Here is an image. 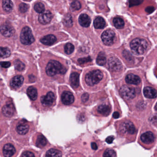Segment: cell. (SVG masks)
Wrapping results in <instances>:
<instances>
[{
    "instance_id": "2e32d148",
    "label": "cell",
    "mask_w": 157,
    "mask_h": 157,
    "mask_svg": "<svg viewBox=\"0 0 157 157\" xmlns=\"http://www.w3.org/2000/svg\"><path fill=\"white\" fill-rule=\"evenodd\" d=\"M1 34L5 37H10L14 33V28L11 26L3 25L1 27Z\"/></svg>"
},
{
    "instance_id": "5b68a950",
    "label": "cell",
    "mask_w": 157,
    "mask_h": 157,
    "mask_svg": "<svg viewBox=\"0 0 157 157\" xmlns=\"http://www.w3.org/2000/svg\"><path fill=\"white\" fill-rule=\"evenodd\" d=\"M120 92L121 96L126 100L132 99L135 96V90L130 86H123L120 89Z\"/></svg>"
},
{
    "instance_id": "7402d4cb",
    "label": "cell",
    "mask_w": 157,
    "mask_h": 157,
    "mask_svg": "<svg viewBox=\"0 0 157 157\" xmlns=\"http://www.w3.org/2000/svg\"><path fill=\"white\" fill-rule=\"evenodd\" d=\"M71 86L74 88H77L79 85V74L77 72L73 73L70 78Z\"/></svg>"
},
{
    "instance_id": "60d3db41",
    "label": "cell",
    "mask_w": 157,
    "mask_h": 157,
    "mask_svg": "<svg viewBox=\"0 0 157 157\" xmlns=\"http://www.w3.org/2000/svg\"><path fill=\"white\" fill-rule=\"evenodd\" d=\"M88 98H89V95L88 93H84L81 97V99L83 102H85L88 100Z\"/></svg>"
},
{
    "instance_id": "5bb4252c",
    "label": "cell",
    "mask_w": 157,
    "mask_h": 157,
    "mask_svg": "<svg viewBox=\"0 0 157 157\" xmlns=\"http://www.w3.org/2000/svg\"><path fill=\"white\" fill-rule=\"evenodd\" d=\"M14 107L12 103L6 104L2 109L3 114L6 117H11L14 113Z\"/></svg>"
},
{
    "instance_id": "277c9868",
    "label": "cell",
    "mask_w": 157,
    "mask_h": 157,
    "mask_svg": "<svg viewBox=\"0 0 157 157\" xmlns=\"http://www.w3.org/2000/svg\"><path fill=\"white\" fill-rule=\"evenodd\" d=\"M20 41L25 45H31L35 41L31 29L28 27H25L21 30L20 36Z\"/></svg>"
},
{
    "instance_id": "f907efd6",
    "label": "cell",
    "mask_w": 157,
    "mask_h": 157,
    "mask_svg": "<svg viewBox=\"0 0 157 157\" xmlns=\"http://www.w3.org/2000/svg\"><path fill=\"white\" fill-rule=\"evenodd\" d=\"M24 1H27V2H29V1H32V0H24Z\"/></svg>"
},
{
    "instance_id": "8d00e7d4",
    "label": "cell",
    "mask_w": 157,
    "mask_h": 157,
    "mask_svg": "<svg viewBox=\"0 0 157 157\" xmlns=\"http://www.w3.org/2000/svg\"><path fill=\"white\" fill-rule=\"evenodd\" d=\"M71 7L73 10H78L81 8V4L78 1H74L71 3Z\"/></svg>"
},
{
    "instance_id": "f6af8a7d",
    "label": "cell",
    "mask_w": 157,
    "mask_h": 157,
    "mask_svg": "<svg viewBox=\"0 0 157 157\" xmlns=\"http://www.w3.org/2000/svg\"><path fill=\"white\" fill-rule=\"evenodd\" d=\"M114 139V136H108V137L106 138V142H107L108 144H111L113 142Z\"/></svg>"
},
{
    "instance_id": "f546056e",
    "label": "cell",
    "mask_w": 157,
    "mask_h": 157,
    "mask_svg": "<svg viewBox=\"0 0 157 157\" xmlns=\"http://www.w3.org/2000/svg\"><path fill=\"white\" fill-rule=\"evenodd\" d=\"M113 25L116 28L120 29L123 28L124 26V22L122 18L120 17H115L113 20Z\"/></svg>"
},
{
    "instance_id": "ab89813d",
    "label": "cell",
    "mask_w": 157,
    "mask_h": 157,
    "mask_svg": "<svg viewBox=\"0 0 157 157\" xmlns=\"http://www.w3.org/2000/svg\"><path fill=\"white\" fill-rule=\"evenodd\" d=\"M22 157H35V156L32 152L25 151L22 154Z\"/></svg>"
},
{
    "instance_id": "836d02e7",
    "label": "cell",
    "mask_w": 157,
    "mask_h": 157,
    "mask_svg": "<svg viewBox=\"0 0 157 157\" xmlns=\"http://www.w3.org/2000/svg\"><path fill=\"white\" fill-rule=\"evenodd\" d=\"M65 52L67 54H72L74 50V47L71 43H68L65 46Z\"/></svg>"
},
{
    "instance_id": "ba28073f",
    "label": "cell",
    "mask_w": 157,
    "mask_h": 157,
    "mask_svg": "<svg viewBox=\"0 0 157 157\" xmlns=\"http://www.w3.org/2000/svg\"><path fill=\"white\" fill-rule=\"evenodd\" d=\"M108 66L109 69L113 71H119L122 68L121 63L115 57H112L109 59Z\"/></svg>"
},
{
    "instance_id": "c3c4849f",
    "label": "cell",
    "mask_w": 157,
    "mask_h": 157,
    "mask_svg": "<svg viewBox=\"0 0 157 157\" xmlns=\"http://www.w3.org/2000/svg\"><path fill=\"white\" fill-rule=\"evenodd\" d=\"M120 117V113L118 112H115L113 113V117L115 119H117Z\"/></svg>"
},
{
    "instance_id": "9a60e30c",
    "label": "cell",
    "mask_w": 157,
    "mask_h": 157,
    "mask_svg": "<svg viewBox=\"0 0 157 157\" xmlns=\"http://www.w3.org/2000/svg\"><path fill=\"white\" fill-rule=\"evenodd\" d=\"M24 78L21 75H17L12 78L10 82V86L12 88L17 89L19 88L23 84Z\"/></svg>"
},
{
    "instance_id": "9c48e42d",
    "label": "cell",
    "mask_w": 157,
    "mask_h": 157,
    "mask_svg": "<svg viewBox=\"0 0 157 157\" xmlns=\"http://www.w3.org/2000/svg\"><path fill=\"white\" fill-rule=\"evenodd\" d=\"M53 15L49 11H44L39 16L38 20L41 24L46 25L49 24L52 19Z\"/></svg>"
},
{
    "instance_id": "8fae6325",
    "label": "cell",
    "mask_w": 157,
    "mask_h": 157,
    "mask_svg": "<svg viewBox=\"0 0 157 157\" xmlns=\"http://www.w3.org/2000/svg\"><path fill=\"white\" fill-rule=\"evenodd\" d=\"M61 101L65 105H71L74 102V97L70 91H65L62 94Z\"/></svg>"
},
{
    "instance_id": "74e56055",
    "label": "cell",
    "mask_w": 157,
    "mask_h": 157,
    "mask_svg": "<svg viewBox=\"0 0 157 157\" xmlns=\"http://www.w3.org/2000/svg\"><path fill=\"white\" fill-rule=\"evenodd\" d=\"M29 9V6L26 4L22 3L20 4L18 6V9L19 11L21 13H25L28 11Z\"/></svg>"
},
{
    "instance_id": "484cf974",
    "label": "cell",
    "mask_w": 157,
    "mask_h": 157,
    "mask_svg": "<svg viewBox=\"0 0 157 157\" xmlns=\"http://www.w3.org/2000/svg\"><path fill=\"white\" fill-rule=\"evenodd\" d=\"M27 93L31 100H36L37 98V89L34 87H29L27 90Z\"/></svg>"
},
{
    "instance_id": "681fc988",
    "label": "cell",
    "mask_w": 157,
    "mask_h": 157,
    "mask_svg": "<svg viewBox=\"0 0 157 157\" xmlns=\"http://www.w3.org/2000/svg\"><path fill=\"white\" fill-rule=\"evenodd\" d=\"M155 109L157 111V102L156 104L155 105Z\"/></svg>"
},
{
    "instance_id": "4fadbf2b",
    "label": "cell",
    "mask_w": 157,
    "mask_h": 157,
    "mask_svg": "<svg viewBox=\"0 0 157 157\" xmlns=\"http://www.w3.org/2000/svg\"><path fill=\"white\" fill-rule=\"evenodd\" d=\"M14 147L10 144L5 145L3 148V154L4 157H12L15 153Z\"/></svg>"
},
{
    "instance_id": "83f0119b",
    "label": "cell",
    "mask_w": 157,
    "mask_h": 157,
    "mask_svg": "<svg viewBox=\"0 0 157 157\" xmlns=\"http://www.w3.org/2000/svg\"><path fill=\"white\" fill-rule=\"evenodd\" d=\"M62 153L61 151L56 149H51L47 151L46 157H61Z\"/></svg>"
},
{
    "instance_id": "6da1fadb",
    "label": "cell",
    "mask_w": 157,
    "mask_h": 157,
    "mask_svg": "<svg viewBox=\"0 0 157 157\" xmlns=\"http://www.w3.org/2000/svg\"><path fill=\"white\" fill-rule=\"evenodd\" d=\"M66 71L65 67L55 60L50 61L46 68V73L49 76H54L57 74H64Z\"/></svg>"
},
{
    "instance_id": "d4e9b609",
    "label": "cell",
    "mask_w": 157,
    "mask_h": 157,
    "mask_svg": "<svg viewBox=\"0 0 157 157\" xmlns=\"http://www.w3.org/2000/svg\"><path fill=\"white\" fill-rule=\"evenodd\" d=\"M47 142L46 138L42 135H39L37 136L36 140V145L38 147L42 148L47 145Z\"/></svg>"
},
{
    "instance_id": "e0dca14e",
    "label": "cell",
    "mask_w": 157,
    "mask_h": 157,
    "mask_svg": "<svg viewBox=\"0 0 157 157\" xmlns=\"http://www.w3.org/2000/svg\"><path fill=\"white\" fill-rule=\"evenodd\" d=\"M17 132L21 135H25L27 133L29 130V126L26 122H22L18 124L16 127Z\"/></svg>"
},
{
    "instance_id": "44dd1931",
    "label": "cell",
    "mask_w": 157,
    "mask_h": 157,
    "mask_svg": "<svg viewBox=\"0 0 157 157\" xmlns=\"http://www.w3.org/2000/svg\"><path fill=\"white\" fill-rule=\"evenodd\" d=\"M78 21L82 26L84 27H88L91 23V19L87 15L83 14L79 16Z\"/></svg>"
},
{
    "instance_id": "ee69618b",
    "label": "cell",
    "mask_w": 157,
    "mask_h": 157,
    "mask_svg": "<svg viewBox=\"0 0 157 157\" xmlns=\"http://www.w3.org/2000/svg\"><path fill=\"white\" fill-rule=\"evenodd\" d=\"M91 60V59L89 57L88 58H84V59H78V62L80 63H85Z\"/></svg>"
},
{
    "instance_id": "52a82bcc",
    "label": "cell",
    "mask_w": 157,
    "mask_h": 157,
    "mask_svg": "<svg viewBox=\"0 0 157 157\" xmlns=\"http://www.w3.org/2000/svg\"><path fill=\"white\" fill-rule=\"evenodd\" d=\"M120 130L124 133L133 135L136 132V129L133 124L131 122L127 121L122 124Z\"/></svg>"
},
{
    "instance_id": "4dcf8cb0",
    "label": "cell",
    "mask_w": 157,
    "mask_h": 157,
    "mask_svg": "<svg viewBox=\"0 0 157 157\" xmlns=\"http://www.w3.org/2000/svg\"><path fill=\"white\" fill-rule=\"evenodd\" d=\"M63 22L64 25L65 26L68 27L72 26L73 25V22L71 16L68 14L65 15V16L64 17Z\"/></svg>"
},
{
    "instance_id": "7c38bea8",
    "label": "cell",
    "mask_w": 157,
    "mask_h": 157,
    "mask_svg": "<svg viewBox=\"0 0 157 157\" xmlns=\"http://www.w3.org/2000/svg\"><path fill=\"white\" fill-rule=\"evenodd\" d=\"M141 140L143 143L147 144H152L155 140V135L152 132H150L144 133L141 136Z\"/></svg>"
},
{
    "instance_id": "3957f363",
    "label": "cell",
    "mask_w": 157,
    "mask_h": 157,
    "mask_svg": "<svg viewBox=\"0 0 157 157\" xmlns=\"http://www.w3.org/2000/svg\"><path fill=\"white\" fill-rule=\"evenodd\" d=\"M103 77V73L99 70L93 71L89 72L86 75V82L89 86H93L99 83Z\"/></svg>"
},
{
    "instance_id": "d6a6232c",
    "label": "cell",
    "mask_w": 157,
    "mask_h": 157,
    "mask_svg": "<svg viewBox=\"0 0 157 157\" xmlns=\"http://www.w3.org/2000/svg\"><path fill=\"white\" fill-rule=\"evenodd\" d=\"M11 54L10 50L6 48H1V57L2 58H6Z\"/></svg>"
},
{
    "instance_id": "e575fe53",
    "label": "cell",
    "mask_w": 157,
    "mask_h": 157,
    "mask_svg": "<svg viewBox=\"0 0 157 157\" xmlns=\"http://www.w3.org/2000/svg\"><path fill=\"white\" fill-rule=\"evenodd\" d=\"M34 9L38 13H42L45 10L44 5L41 3H37L34 6Z\"/></svg>"
},
{
    "instance_id": "1f68e13d",
    "label": "cell",
    "mask_w": 157,
    "mask_h": 157,
    "mask_svg": "<svg viewBox=\"0 0 157 157\" xmlns=\"http://www.w3.org/2000/svg\"><path fill=\"white\" fill-rule=\"evenodd\" d=\"M15 69L19 71H22L25 69V65L23 63L19 60H16L14 62Z\"/></svg>"
},
{
    "instance_id": "7bdbcfd3",
    "label": "cell",
    "mask_w": 157,
    "mask_h": 157,
    "mask_svg": "<svg viewBox=\"0 0 157 157\" xmlns=\"http://www.w3.org/2000/svg\"><path fill=\"white\" fill-rule=\"evenodd\" d=\"M155 10V8L154 6H147L145 9V11L147 13H151Z\"/></svg>"
},
{
    "instance_id": "d6986e66",
    "label": "cell",
    "mask_w": 157,
    "mask_h": 157,
    "mask_svg": "<svg viewBox=\"0 0 157 157\" xmlns=\"http://www.w3.org/2000/svg\"><path fill=\"white\" fill-rule=\"evenodd\" d=\"M126 83L131 85H137L141 82V78L137 75L134 74H129L125 78Z\"/></svg>"
},
{
    "instance_id": "bcb514c9",
    "label": "cell",
    "mask_w": 157,
    "mask_h": 157,
    "mask_svg": "<svg viewBox=\"0 0 157 157\" xmlns=\"http://www.w3.org/2000/svg\"><path fill=\"white\" fill-rule=\"evenodd\" d=\"M150 119V121L153 123L157 124V114H155V115H153Z\"/></svg>"
},
{
    "instance_id": "603a6c76",
    "label": "cell",
    "mask_w": 157,
    "mask_h": 157,
    "mask_svg": "<svg viewBox=\"0 0 157 157\" xmlns=\"http://www.w3.org/2000/svg\"><path fill=\"white\" fill-rule=\"evenodd\" d=\"M98 112L103 116H108L111 113L110 107L107 104H102L98 108Z\"/></svg>"
},
{
    "instance_id": "d590c367",
    "label": "cell",
    "mask_w": 157,
    "mask_h": 157,
    "mask_svg": "<svg viewBox=\"0 0 157 157\" xmlns=\"http://www.w3.org/2000/svg\"><path fill=\"white\" fill-rule=\"evenodd\" d=\"M103 157H117V155L114 150L109 149L104 152Z\"/></svg>"
},
{
    "instance_id": "b9f144b4",
    "label": "cell",
    "mask_w": 157,
    "mask_h": 157,
    "mask_svg": "<svg viewBox=\"0 0 157 157\" xmlns=\"http://www.w3.org/2000/svg\"><path fill=\"white\" fill-rule=\"evenodd\" d=\"M1 65L2 68H7L10 67L11 63L9 62H1Z\"/></svg>"
},
{
    "instance_id": "ac0fdd59",
    "label": "cell",
    "mask_w": 157,
    "mask_h": 157,
    "mask_svg": "<svg viewBox=\"0 0 157 157\" xmlns=\"http://www.w3.org/2000/svg\"><path fill=\"white\" fill-rule=\"evenodd\" d=\"M143 93L144 96L148 98H155L157 97L156 90L151 87L147 86L145 88Z\"/></svg>"
},
{
    "instance_id": "7dc6e473",
    "label": "cell",
    "mask_w": 157,
    "mask_h": 157,
    "mask_svg": "<svg viewBox=\"0 0 157 157\" xmlns=\"http://www.w3.org/2000/svg\"><path fill=\"white\" fill-rule=\"evenodd\" d=\"M91 147H92V148L93 150H97L98 148L97 145L96 143H92L91 144Z\"/></svg>"
},
{
    "instance_id": "7a4b0ae2",
    "label": "cell",
    "mask_w": 157,
    "mask_h": 157,
    "mask_svg": "<svg viewBox=\"0 0 157 157\" xmlns=\"http://www.w3.org/2000/svg\"><path fill=\"white\" fill-rule=\"evenodd\" d=\"M130 47L135 54L142 55L146 51L148 47V43L143 39L136 38L132 40L130 44Z\"/></svg>"
},
{
    "instance_id": "30bf717a",
    "label": "cell",
    "mask_w": 157,
    "mask_h": 157,
    "mask_svg": "<svg viewBox=\"0 0 157 157\" xmlns=\"http://www.w3.org/2000/svg\"><path fill=\"white\" fill-rule=\"evenodd\" d=\"M55 100V96L52 92H48L45 96H42L41 98V103L44 106H50Z\"/></svg>"
},
{
    "instance_id": "f35d334b",
    "label": "cell",
    "mask_w": 157,
    "mask_h": 157,
    "mask_svg": "<svg viewBox=\"0 0 157 157\" xmlns=\"http://www.w3.org/2000/svg\"><path fill=\"white\" fill-rule=\"evenodd\" d=\"M143 0H129L130 7L139 5L143 2Z\"/></svg>"
},
{
    "instance_id": "ffe728a7",
    "label": "cell",
    "mask_w": 157,
    "mask_h": 157,
    "mask_svg": "<svg viewBox=\"0 0 157 157\" xmlns=\"http://www.w3.org/2000/svg\"><path fill=\"white\" fill-rule=\"evenodd\" d=\"M56 40L57 39L55 36L53 35H49L42 38L40 40V41L44 45L50 46L54 44Z\"/></svg>"
},
{
    "instance_id": "8992f818",
    "label": "cell",
    "mask_w": 157,
    "mask_h": 157,
    "mask_svg": "<svg viewBox=\"0 0 157 157\" xmlns=\"http://www.w3.org/2000/svg\"><path fill=\"white\" fill-rule=\"evenodd\" d=\"M101 40L105 45L111 46L113 44L115 38V33L111 29L106 30L101 35Z\"/></svg>"
},
{
    "instance_id": "cb8c5ba5",
    "label": "cell",
    "mask_w": 157,
    "mask_h": 157,
    "mask_svg": "<svg viewBox=\"0 0 157 157\" xmlns=\"http://www.w3.org/2000/svg\"><path fill=\"white\" fill-rule=\"evenodd\" d=\"M94 25L97 29H102L106 26V22L103 17H98L94 20Z\"/></svg>"
},
{
    "instance_id": "f1b7e54d",
    "label": "cell",
    "mask_w": 157,
    "mask_h": 157,
    "mask_svg": "<svg viewBox=\"0 0 157 157\" xmlns=\"http://www.w3.org/2000/svg\"><path fill=\"white\" fill-rule=\"evenodd\" d=\"M107 62L106 55L103 52H100L96 59V63L100 66H103Z\"/></svg>"
},
{
    "instance_id": "4316f807",
    "label": "cell",
    "mask_w": 157,
    "mask_h": 157,
    "mask_svg": "<svg viewBox=\"0 0 157 157\" xmlns=\"http://www.w3.org/2000/svg\"><path fill=\"white\" fill-rule=\"evenodd\" d=\"M3 8L6 12H10L13 9L14 5L11 0H3Z\"/></svg>"
}]
</instances>
